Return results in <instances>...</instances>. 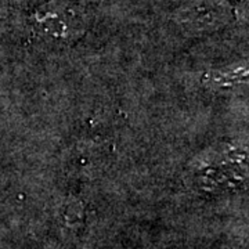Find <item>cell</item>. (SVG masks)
<instances>
[{"label": "cell", "instance_id": "1", "mask_svg": "<svg viewBox=\"0 0 249 249\" xmlns=\"http://www.w3.org/2000/svg\"><path fill=\"white\" fill-rule=\"evenodd\" d=\"M31 27L37 37L47 43L70 46L88 31L83 11L68 0H50L31 14Z\"/></svg>", "mask_w": 249, "mask_h": 249}, {"label": "cell", "instance_id": "2", "mask_svg": "<svg viewBox=\"0 0 249 249\" xmlns=\"http://www.w3.org/2000/svg\"><path fill=\"white\" fill-rule=\"evenodd\" d=\"M180 16L187 27L209 31L226 24L231 11L224 0H194L187 3Z\"/></svg>", "mask_w": 249, "mask_h": 249}]
</instances>
